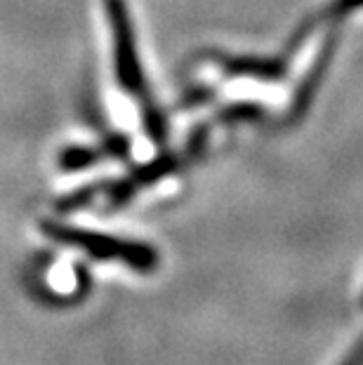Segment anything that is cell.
Instances as JSON below:
<instances>
[{
  "instance_id": "1",
  "label": "cell",
  "mask_w": 363,
  "mask_h": 365,
  "mask_svg": "<svg viewBox=\"0 0 363 365\" xmlns=\"http://www.w3.org/2000/svg\"><path fill=\"white\" fill-rule=\"evenodd\" d=\"M111 10V24L116 31V54H118V71L121 78L128 85H133L137 78V68H135V57L130 50V31H128V19L126 10H123L121 0H111L109 5Z\"/></svg>"
}]
</instances>
